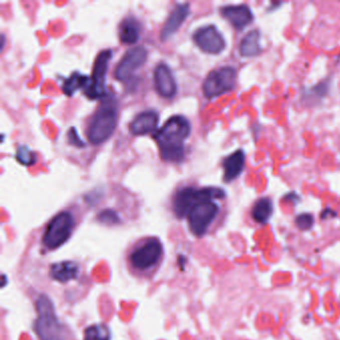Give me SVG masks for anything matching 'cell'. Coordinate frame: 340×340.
Segmentation results:
<instances>
[{"label":"cell","instance_id":"obj_14","mask_svg":"<svg viewBox=\"0 0 340 340\" xmlns=\"http://www.w3.org/2000/svg\"><path fill=\"white\" fill-rule=\"evenodd\" d=\"M190 14V4L182 3L178 4L170 13L163 29L161 31V40L166 41L172 37L186 21Z\"/></svg>","mask_w":340,"mask_h":340},{"label":"cell","instance_id":"obj_9","mask_svg":"<svg viewBox=\"0 0 340 340\" xmlns=\"http://www.w3.org/2000/svg\"><path fill=\"white\" fill-rule=\"evenodd\" d=\"M112 58L111 50H103L101 51L93 66L92 75L90 77L89 85L84 90L85 95L89 99H98L105 95V85H106V76L108 72L109 62Z\"/></svg>","mask_w":340,"mask_h":340},{"label":"cell","instance_id":"obj_19","mask_svg":"<svg viewBox=\"0 0 340 340\" xmlns=\"http://www.w3.org/2000/svg\"><path fill=\"white\" fill-rule=\"evenodd\" d=\"M260 32L256 29L249 31L241 39L238 50L242 57H255L261 52L259 43Z\"/></svg>","mask_w":340,"mask_h":340},{"label":"cell","instance_id":"obj_6","mask_svg":"<svg viewBox=\"0 0 340 340\" xmlns=\"http://www.w3.org/2000/svg\"><path fill=\"white\" fill-rule=\"evenodd\" d=\"M225 197L226 193L221 188L209 187L195 189L188 187L177 192L173 201V210L178 219H186L189 211L196 203L205 200L214 201Z\"/></svg>","mask_w":340,"mask_h":340},{"label":"cell","instance_id":"obj_2","mask_svg":"<svg viewBox=\"0 0 340 340\" xmlns=\"http://www.w3.org/2000/svg\"><path fill=\"white\" fill-rule=\"evenodd\" d=\"M191 134V124L183 116L171 117L154 136L161 158L166 162L181 163L185 158L184 142Z\"/></svg>","mask_w":340,"mask_h":340},{"label":"cell","instance_id":"obj_20","mask_svg":"<svg viewBox=\"0 0 340 340\" xmlns=\"http://www.w3.org/2000/svg\"><path fill=\"white\" fill-rule=\"evenodd\" d=\"M273 213V205L270 199L261 198L253 205L251 217L258 224H266Z\"/></svg>","mask_w":340,"mask_h":340},{"label":"cell","instance_id":"obj_24","mask_svg":"<svg viewBox=\"0 0 340 340\" xmlns=\"http://www.w3.org/2000/svg\"><path fill=\"white\" fill-rule=\"evenodd\" d=\"M314 220L310 214H300L295 219L296 227L301 230H307L313 226Z\"/></svg>","mask_w":340,"mask_h":340},{"label":"cell","instance_id":"obj_4","mask_svg":"<svg viewBox=\"0 0 340 340\" xmlns=\"http://www.w3.org/2000/svg\"><path fill=\"white\" fill-rule=\"evenodd\" d=\"M36 309L38 317L34 329L39 340H67L64 326L59 322L54 306L47 296H39L36 301Z\"/></svg>","mask_w":340,"mask_h":340},{"label":"cell","instance_id":"obj_16","mask_svg":"<svg viewBox=\"0 0 340 340\" xmlns=\"http://www.w3.org/2000/svg\"><path fill=\"white\" fill-rule=\"evenodd\" d=\"M159 115L154 111L138 114L130 124V132L135 136L152 133L158 126Z\"/></svg>","mask_w":340,"mask_h":340},{"label":"cell","instance_id":"obj_26","mask_svg":"<svg viewBox=\"0 0 340 340\" xmlns=\"http://www.w3.org/2000/svg\"><path fill=\"white\" fill-rule=\"evenodd\" d=\"M99 221L103 222V223H110V224H114V223H118L119 222V218L117 216V214L111 211V210H106L103 211L99 217H98Z\"/></svg>","mask_w":340,"mask_h":340},{"label":"cell","instance_id":"obj_25","mask_svg":"<svg viewBox=\"0 0 340 340\" xmlns=\"http://www.w3.org/2000/svg\"><path fill=\"white\" fill-rule=\"evenodd\" d=\"M67 138H68V142H69L70 145H73V146L78 147V148H83V147H85V143L78 137L77 131L75 130L74 127L70 128V130L68 131Z\"/></svg>","mask_w":340,"mask_h":340},{"label":"cell","instance_id":"obj_11","mask_svg":"<svg viewBox=\"0 0 340 340\" xmlns=\"http://www.w3.org/2000/svg\"><path fill=\"white\" fill-rule=\"evenodd\" d=\"M194 40L201 50L209 54H219L226 48L224 36L214 25L200 28L195 33Z\"/></svg>","mask_w":340,"mask_h":340},{"label":"cell","instance_id":"obj_3","mask_svg":"<svg viewBox=\"0 0 340 340\" xmlns=\"http://www.w3.org/2000/svg\"><path fill=\"white\" fill-rule=\"evenodd\" d=\"M117 119L116 102L113 98H109L100 105L89 123L87 131L89 141L94 145L106 142L115 132Z\"/></svg>","mask_w":340,"mask_h":340},{"label":"cell","instance_id":"obj_7","mask_svg":"<svg viewBox=\"0 0 340 340\" xmlns=\"http://www.w3.org/2000/svg\"><path fill=\"white\" fill-rule=\"evenodd\" d=\"M220 208L214 201H200L189 211L186 219L190 231L197 237L204 236L216 220Z\"/></svg>","mask_w":340,"mask_h":340},{"label":"cell","instance_id":"obj_8","mask_svg":"<svg viewBox=\"0 0 340 340\" xmlns=\"http://www.w3.org/2000/svg\"><path fill=\"white\" fill-rule=\"evenodd\" d=\"M236 70L233 67L225 66L212 71L203 84V92L209 99L221 96L235 87Z\"/></svg>","mask_w":340,"mask_h":340},{"label":"cell","instance_id":"obj_5","mask_svg":"<svg viewBox=\"0 0 340 340\" xmlns=\"http://www.w3.org/2000/svg\"><path fill=\"white\" fill-rule=\"evenodd\" d=\"M75 219L70 212H61L56 215L47 225L42 237L41 244L46 250H54L66 243L75 228Z\"/></svg>","mask_w":340,"mask_h":340},{"label":"cell","instance_id":"obj_21","mask_svg":"<svg viewBox=\"0 0 340 340\" xmlns=\"http://www.w3.org/2000/svg\"><path fill=\"white\" fill-rule=\"evenodd\" d=\"M90 78L80 72H74L71 74L69 78H67L63 85H62V90L63 93L69 97L73 96L78 90L80 89H86L87 86L89 85Z\"/></svg>","mask_w":340,"mask_h":340},{"label":"cell","instance_id":"obj_1","mask_svg":"<svg viewBox=\"0 0 340 340\" xmlns=\"http://www.w3.org/2000/svg\"><path fill=\"white\" fill-rule=\"evenodd\" d=\"M165 256L162 241L156 236L138 239L127 250L125 260L129 272L142 279L152 278L160 269Z\"/></svg>","mask_w":340,"mask_h":340},{"label":"cell","instance_id":"obj_23","mask_svg":"<svg viewBox=\"0 0 340 340\" xmlns=\"http://www.w3.org/2000/svg\"><path fill=\"white\" fill-rule=\"evenodd\" d=\"M15 158L21 165L27 167L34 165L37 161L36 154L32 150H30L27 146H19L17 148Z\"/></svg>","mask_w":340,"mask_h":340},{"label":"cell","instance_id":"obj_18","mask_svg":"<svg viewBox=\"0 0 340 340\" xmlns=\"http://www.w3.org/2000/svg\"><path fill=\"white\" fill-rule=\"evenodd\" d=\"M141 34V25L137 19L133 17H127L122 21L120 25L119 37L122 43L132 45L135 44Z\"/></svg>","mask_w":340,"mask_h":340},{"label":"cell","instance_id":"obj_17","mask_svg":"<svg viewBox=\"0 0 340 340\" xmlns=\"http://www.w3.org/2000/svg\"><path fill=\"white\" fill-rule=\"evenodd\" d=\"M245 165V154L242 150H237L224 160V180L229 183L242 173Z\"/></svg>","mask_w":340,"mask_h":340},{"label":"cell","instance_id":"obj_13","mask_svg":"<svg viewBox=\"0 0 340 340\" xmlns=\"http://www.w3.org/2000/svg\"><path fill=\"white\" fill-rule=\"evenodd\" d=\"M154 83L160 96L166 99L173 98L177 93V83L171 69L165 64H159L154 72Z\"/></svg>","mask_w":340,"mask_h":340},{"label":"cell","instance_id":"obj_12","mask_svg":"<svg viewBox=\"0 0 340 340\" xmlns=\"http://www.w3.org/2000/svg\"><path fill=\"white\" fill-rule=\"evenodd\" d=\"M81 275L80 263L75 260H63L54 262L49 267V276L56 282L69 283Z\"/></svg>","mask_w":340,"mask_h":340},{"label":"cell","instance_id":"obj_10","mask_svg":"<svg viewBox=\"0 0 340 340\" xmlns=\"http://www.w3.org/2000/svg\"><path fill=\"white\" fill-rule=\"evenodd\" d=\"M147 58L148 51L145 47L140 46L129 49L115 69L116 79L121 82H127L133 73L146 63Z\"/></svg>","mask_w":340,"mask_h":340},{"label":"cell","instance_id":"obj_15","mask_svg":"<svg viewBox=\"0 0 340 340\" xmlns=\"http://www.w3.org/2000/svg\"><path fill=\"white\" fill-rule=\"evenodd\" d=\"M221 13L223 17L238 30L243 29L253 20V14L246 5L225 6L221 9Z\"/></svg>","mask_w":340,"mask_h":340},{"label":"cell","instance_id":"obj_22","mask_svg":"<svg viewBox=\"0 0 340 340\" xmlns=\"http://www.w3.org/2000/svg\"><path fill=\"white\" fill-rule=\"evenodd\" d=\"M84 340H111V330L105 323H95L85 328Z\"/></svg>","mask_w":340,"mask_h":340}]
</instances>
